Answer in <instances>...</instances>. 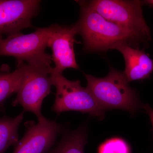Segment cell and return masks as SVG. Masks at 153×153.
<instances>
[{
    "mask_svg": "<svg viewBox=\"0 0 153 153\" xmlns=\"http://www.w3.org/2000/svg\"><path fill=\"white\" fill-rule=\"evenodd\" d=\"M49 27L47 47L52 51V61L55 67L52 71L62 73L66 68L79 69L76 63L74 45L77 43L75 36L78 34L75 24L69 27L54 24Z\"/></svg>",
    "mask_w": 153,
    "mask_h": 153,
    "instance_id": "obj_8",
    "label": "cell"
},
{
    "mask_svg": "<svg viewBox=\"0 0 153 153\" xmlns=\"http://www.w3.org/2000/svg\"><path fill=\"white\" fill-rule=\"evenodd\" d=\"M77 2L80 7V16L75 24L83 39L84 50L87 52L106 51L114 49L117 44L145 43L134 33L109 22L85 4L83 1Z\"/></svg>",
    "mask_w": 153,
    "mask_h": 153,
    "instance_id": "obj_1",
    "label": "cell"
},
{
    "mask_svg": "<svg viewBox=\"0 0 153 153\" xmlns=\"http://www.w3.org/2000/svg\"><path fill=\"white\" fill-rule=\"evenodd\" d=\"M17 62L16 68L13 72L0 73V106L13 94L18 92L22 84L25 63Z\"/></svg>",
    "mask_w": 153,
    "mask_h": 153,
    "instance_id": "obj_13",
    "label": "cell"
},
{
    "mask_svg": "<svg viewBox=\"0 0 153 153\" xmlns=\"http://www.w3.org/2000/svg\"><path fill=\"white\" fill-rule=\"evenodd\" d=\"M51 76L52 85L56 89L52 111L57 114L66 111H79L89 114L101 119L104 117L105 110L86 88L81 86L79 79L69 80L62 73H53L52 70Z\"/></svg>",
    "mask_w": 153,
    "mask_h": 153,
    "instance_id": "obj_5",
    "label": "cell"
},
{
    "mask_svg": "<svg viewBox=\"0 0 153 153\" xmlns=\"http://www.w3.org/2000/svg\"><path fill=\"white\" fill-rule=\"evenodd\" d=\"M52 68L25 63L22 84L12 102L13 106L21 105L24 111L34 114L38 122L46 119L41 113V106L44 99L51 92Z\"/></svg>",
    "mask_w": 153,
    "mask_h": 153,
    "instance_id": "obj_6",
    "label": "cell"
},
{
    "mask_svg": "<svg viewBox=\"0 0 153 153\" xmlns=\"http://www.w3.org/2000/svg\"><path fill=\"white\" fill-rule=\"evenodd\" d=\"M87 143L85 127L81 126L74 131L64 133L57 146L47 153H84Z\"/></svg>",
    "mask_w": 153,
    "mask_h": 153,
    "instance_id": "obj_11",
    "label": "cell"
},
{
    "mask_svg": "<svg viewBox=\"0 0 153 153\" xmlns=\"http://www.w3.org/2000/svg\"><path fill=\"white\" fill-rule=\"evenodd\" d=\"M24 112L16 117L7 116L0 118V153H5L11 146L19 141L18 128L24 119Z\"/></svg>",
    "mask_w": 153,
    "mask_h": 153,
    "instance_id": "obj_12",
    "label": "cell"
},
{
    "mask_svg": "<svg viewBox=\"0 0 153 153\" xmlns=\"http://www.w3.org/2000/svg\"><path fill=\"white\" fill-rule=\"evenodd\" d=\"M49 27L37 28L33 33H22L0 39V56H11L33 66L51 67L52 56L46 52Z\"/></svg>",
    "mask_w": 153,
    "mask_h": 153,
    "instance_id": "obj_3",
    "label": "cell"
},
{
    "mask_svg": "<svg viewBox=\"0 0 153 153\" xmlns=\"http://www.w3.org/2000/svg\"><path fill=\"white\" fill-rule=\"evenodd\" d=\"M98 153H130L129 148L124 140L114 138L103 143L99 148Z\"/></svg>",
    "mask_w": 153,
    "mask_h": 153,
    "instance_id": "obj_14",
    "label": "cell"
},
{
    "mask_svg": "<svg viewBox=\"0 0 153 153\" xmlns=\"http://www.w3.org/2000/svg\"><path fill=\"white\" fill-rule=\"evenodd\" d=\"M84 76L86 88L105 110L123 109L133 113L139 108L136 94L129 85L123 72L111 68L102 78L85 74Z\"/></svg>",
    "mask_w": 153,
    "mask_h": 153,
    "instance_id": "obj_2",
    "label": "cell"
},
{
    "mask_svg": "<svg viewBox=\"0 0 153 153\" xmlns=\"http://www.w3.org/2000/svg\"><path fill=\"white\" fill-rule=\"evenodd\" d=\"M26 131L19 141L13 153H47L56 142L63 127L56 120L45 119L43 121L25 123Z\"/></svg>",
    "mask_w": 153,
    "mask_h": 153,
    "instance_id": "obj_9",
    "label": "cell"
},
{
    "mask_svg": "<svg viewBox=\"0 0 153 153\" xmlns=\"http://www.w3.org/2000/svg\"><path fill=\"white\" fill-rule=\"evenodd\" d=\"M122 54L125 62L123 71L128 82L148 78L153 72V60L144 49L132 47L127 43L117 44L114 48Z\"/></svg>",
    "mask_w": 153,
    "mask_h": 153,
    "instance_id": "obj_10",
    "label": "cell"
},
{
    "mask_svg": "<svg viewBox=\"0 0 153 153\" xmlns=\"http://www.w3.org/2000/svg\"><path fill=\"white\" fill-rule=\"evenodd\" d=\"M145 3L149 4V5L153 6V0H148L144 1Z\"/></svg>",
    "mask_w": 153,
    "mask_h": 153,
    "instance_id": "obj_17",
    "label": "cell"
},
{
    "mask_svg": "<svg viewBox=\"0 0 153 153\" xmlns=\"http://www.w3.org/2000/svg\"><path fill=\"white\" fill-rule=\"evenodd\" d=\"M144 109L146 111L147 113L149 116L151 123L152 124L153 127V109L149 106L148 105H145L143 106Z\"/></svg>",
    "mask_w": 153,
    "mask_h": 153,
    "instance_id": "obj_15",
    "label": "cell"
},
{
    "mask_svg": "<svg viewBox=\"0 0 153 153\" xmlns=\"http://www.w3.org/2000/svg\"><path fill=\"white\" fill-rule=\"evenodd\" d=\"M83 1L86 5L106 20L131 31L145 43L150 41V30L143 16L140 1Z\"/></svg>",
    "mask_w": 153,
    "mask_h": 153,
    "instance_id": "obj_4",
    "label": "cell"
},
{
    "mask_svg": "<svg viewBox=\"0 0 153 153\" xmlns=\"http://www.w3.org/2000/svg\"><path fill=\"white\" fill-rule=\"evenodd\" d=\"M7 67L6 66H0V73L1 72H8L9 70H8Z\"/></svg>",
    "mask_w": 153,
    "mask_h": 153,
    "instance_id": "obj_16",
    "label": "cell"
},
{
    "mask_svg": "<svg viewBox=\"0 0 153 153\" xmlns=\"http://www.w3.org/2000/svg\"><path fill=\"white\" fill-rule=\"evenodd\" d=\"M40 3L38 0H0V39L33 27L31 21L38 15Z\"/></svg>",
    "mask_w": 153,
    "mask_h": 153,
    "instance_id": "obj_7",
    "label": "cell"
}]
</instances>
